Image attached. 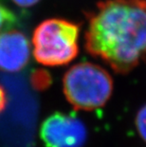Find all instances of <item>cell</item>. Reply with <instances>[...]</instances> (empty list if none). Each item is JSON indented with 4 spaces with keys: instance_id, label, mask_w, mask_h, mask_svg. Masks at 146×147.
<instances>
[{
    "instance_id": "2",
    "label": "cell",
    "mask_w": 146,
    "mask_h": 147,
    "mask_svg": "<svg viewBox=\"0 0 146 147\" xmlns=\"http://www.w3.org/2000/svg\"><path fill=\"white\" fill-rule=\"evenodd\" d=\"M113 87L108 71L90 62L72 65L63 78L64 94L76 110L93 111L104 106L112 96Z\"/></svg>"
},
{
    "instance_id": "9",
    "label": "cell",
    "mask_w": 146,
    "mask_h": 147,
    "mask_svg": "<svg viewBox=\"0 0 146 147\" xmlns=\"http://www.w3.org/2000/svg\"><path fill=\"white\" fill-rule=\"evenodd\" d=\"M15 5L22 8H29L36 5L40 0H11Z\"/></svg>"
},
{
    "instance_id": "10",
    "label": "cell",
    "mask_w": 146,
    "mask_h": 147,
    "mask_svg": "<svg viewBox=\"0 0 146 147\" xmlns=\"http://www.w3.org/2000/svg\"><path fill=\"white\" fill-rule=\"evenodd\" d=\"M7 105V94L1 84H0V114L4 111V109Z\"/></svg>"
},
{
    "instance_id": "4",
    "label": "cell",
    "mask_w": 146,
    "mask_h": 147,
    "mask_svg": "<svg viewBox=\"0 0 146 147\" xmlns=\"http://www.w3.org/2000/svg\"><path fill=\"white\" fill-rule=\"evenodd\" d=\"M40 138L46 147H83L87 130L76 116L55 112L42 123Z\"/></svg>"
},
{
    "instance_id": "6",
    "label": "cell",
    "mask_w": 146,
    "mask_h": 147,
    "mask_svg": "<svg viewBox=\"0 0 146 147\" xmlns=\"http://www.w3.org/2000/svg\"><path fill=\"white\" fill-rule=\"evenodd\" d=\"M18 24V18L2 0H0V34L12 30Z\"/></svg>"
},
{
    "instance_id": "8",
    "label": "cell",
    "mask_w": 146,
    "mask_h": 147,
    "mask_svg": "<svg viewBox=\"0 0 146 147\" xmlns=\"http://www.w3.org/2000/svg\"><path fill=\"white\" fill-rule=\"evenodd\" d=\"M35 74V79H33V84L35 87L37 88H45L46 86L49 84V76L48 73L45 72V71H36Z\"/></svg>"
},
{
    "instance_id": "5",
    "label": "cell",
    "mask_w": 146,
    "mask_h": 147,
    "mask_svg": "<svg viewBox=\"0 0 146 147\" xmlns=\"http://www.w3.org/2000/svg\"><path fill=\"white\" fill-rule=\"evenodd\" d=\"M32 52L30 40L17 30L0 34V69L14 73L22 70L29 63Z\"/></svg>"
},
{
    "instance_id": "1",
    "label": "cell",
    "mask_w": 146,
    "mask_h": 147,
    "mask_svg": "<svg viewBox=\"0 0 146 147\" xmlns=\"http://www.w3.org/2000/svg\"><path fill=\"white\" fill-rule=\"evenodd\" d=\"M85 49L117 73L146 59V0H104L86 13Z\"/></svg>"
},
{
    "instance_id": "3",
    "label": "cell",
    "mask_w": 146,
    "mask_h": 147,
    "mask_svg": "<svg viewBox=\"0 0 146 147\" xmlns=\"http://www.w3.org/2000/svg\"><path fill=\"white\" fill-rule=\"evenodd\" d=\"M80 25L63 18L40 23L32 35L33 56L46 67L69 64L79 53Z\"/></svg>"
},
{
    "instance_id": "7",
    "label": "cell",
    "mask_w": 146,
    "mask_h": 147,
    "mask_svg": "<svg viewBox=\"0 0 146 147\" xmlns=\"http://www.w3.org/2000/svg\"><path fill=\"white\" fill-rule=\"evenodd\" d=\"M136 128L139 137L146 143V105L141 106L136 115Z\"/></svg>"
}]
</instances>
